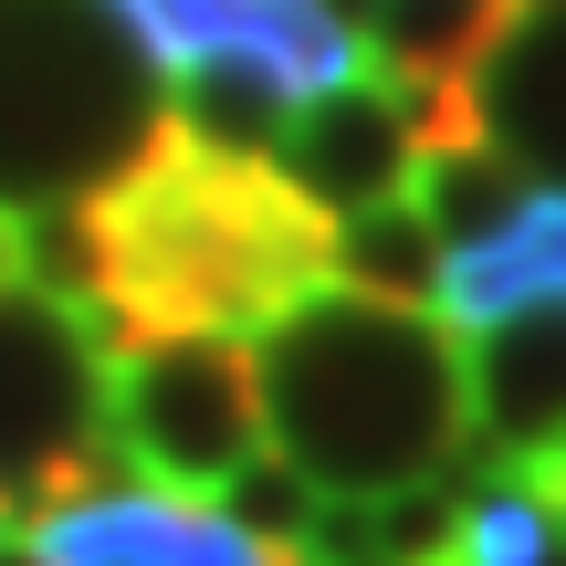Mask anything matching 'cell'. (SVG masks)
Wrapping results in <instances>:
<instances>
[{"mask_svg": "<svg viewBox=\"0 0 566 566\" xmlns=\"http://www.w3.org/2000/svg\"><path fill=\"white\" fill-rule=\"evenodd\" d=\"M252 399L263 451L325 504L409 493L472 462V399H462V336L430 304H378L315 283L252 336Z\"/></svg>", "mask_w": 566, "mask_h": 566, "instance_id": "obj_1", "label": "cell"}, {"mask_svg": "<svg viewBox=\"0 0 566 566\" xmlns=\"http://www.w3.org/2000/svg\"><path fill=\"white\" fill-rule=\"evenodd\" d=\"M325 210L273 179V158H210L168 137L95 200V315L116 336H263L325 283Z\"/></svg>", "mask_w": 566, "mask_h": 566, "instance_id": "obj_2", "label": "cell"}, {"mask_svg": "<svg viewBox=\"0 0 566 566\" xmlns=\"http://www.w3.org/2000/svg\"><path fill=\"white\" fill-rule=\"evenodd\" d=\"M168 147V63L116 0H0V221L84 210Z\"/></svg>", "mask_w": 566, "mask_h": 566, "instance_id": "obj_3", "label": "cell"}, {"mask_svg": "<svg viewBox=\"0 0 566 566\" xmlns=\"http://www.w3.org/2000/svg\"><path fill=\"white\" fill-rule=\"evenodd\" d=\"M105 346L116 325L95 304H63L42 283H0V525L53 514L126 483L116 409H105Z\"/></svg>", "mask_w": 566, "mask_h": 566, "instance_id": "obj_4", "label": "cell"}, {"mask_svg": "<svg viewBox=\"0 0 566 566\" xmlns=\"http://www.w3.org/2000/svg\"><path fill=\"white\" fill-rule=\"evenodd\" d=\"M105 409L116 451L147 493L221 504L263 462V399H252V346L179 325V336H116L105 346Z\"/></svg>", "mask_w": 566, "mask_h": 566, "instance_id": "obj_5", "label": "cell"}, {"mask_svg": "<svg viewBox=\"0 0 566 566\" xmlns=\"http://www.w3.org/2000/svg\"><path fill=\"white\" fill-rule=\"evenodd\" d=\"M462 399H472V462L493 483H525L535 504H566V294L462 336Z\"/></svg>", "mask_w": 566, "mask_h": 566, "instance_id": "obj_6", "label": "cell"}, {"mask_svg": "<svg viewBox=\"0 0 566 566\" xmlns=\"http://www.w3.org/2000/svg\"><path fill=\"white\" fill-rule=\"evenodd\" d=\"M420 158H430L420 84L367 74V63L346 84H325V95H304L294 116H283V137H273V179L304 189L325 221L409 200V189H420Z\"/></svg>", "mask_w": 566, "mask_h": 566, "instance_id": "obj_7", "label": "cell"}, {"mask_svg": "<svg viewBox=\"0 0 566 566\" xmlns=\"http://www.w3.org/2000/svg\"><path fill=\"white\" fill-rule=\"evenodd\" d=\"M116 21L168 74H189V63H252L294 105L357 74V21L336 0H116Z\"/></svg>", "mask_w": 566, "mask_h": 566, "instance_id": "obj_8", "label": "cell"}, {"mask_svg": "<svg viewBox=\"0 0 566 566\" xmlns=\"http://www.w3.org/2000/svg\"><path fill=\"white\" fill-rule=\"evenodd\" d=\"M42 566H283V546L242 535L221 504H179V493H147L137 472L84 504H53L32 525Z\"/></svg>", "mask_w": 566, "mask_h": 566, "instance_id": "obj_9", "label": "cell"}, {"mask_svg": "<svg viewBox=\"0 0 566 566\" xmlns=\"http://www.w3.org/2000/svg\"><path fill=\"white\" fill-rule=\"evenodd\" d=\"M472 116L535 189H566V0H514L504 42L472 74Z\"/></svg>", "mask_w": 566, "mask_h": 566, "instance_id": "obj_10", "label": "cell"}, {"mask_svg": "<svg viewBox=\"0 0 566 566\" xmlns=\"http://www.w3.org/2000/svg\"><path fill=\"white\" fill-rule=\"evenodd\" d=\"M546 294H566V189H525V210H514L504 231L441 252L430 315H441L451 336H472V325L514 315V304H546Z\"/></svg>", "mask_w": 566, "mask_h": 566, "instance_id": "obj_11", "label": "cell"}, {"mask_svg": "<svg viewBox=\"0 0 566 566\" xmlns=\"http://www.w3.org/2000/svg\"><path fill=\"white\" fill-rule=\"evenodd\" d=\"M504 21L514 0H357V42L378 53V74L420 84V95H472Z\"/></svg>", "mask_w": 566, "mask_h": 566, "instance_id": "obj_12", "label": "cell"}, {"mask_svg": "<svg viewBox=\"0 0 566 566\" xmlns=\"http://www.w3.org/2000/svg\"><path fill=\"white\" fill-rule=\"evenodd\" d=\"M325 283L378 294V304H430V294H441V231H430L409 200L346 210V221L325 231Z\"/></svg>", "mask_w": 566, "mask_h": 566, "instance_id": "obj_13", "label": "cell"}, {"mask_svg": "<svg viewBox=\"0 0 566 566\" xmlns=\"http://www.w3.org/2000/svg\"><path fill=\"white\" fill-rule=\"evenodd\" d=\"M283 116H294V95L263 84L252 63H189V74H168V137L210 147V158H273Z\"/></svg>", "mask_w": 566, "mask_h": 566, "instance_id": "obj_14", "label": "cell"}, {"mask_svg": "<svg viewBox=\"0 0 566 566\" xmlns=\"http://www.w3.org/2000/svg\"><path fill=\"white\" fill-rule=\"evenodd\" d=\"M525 168L504 158V147H430L420 158V189H409V210H420L430 231H441V252H462V242H483V231H504L514 210H525Z\"/></svg>", "mask_w": 566, "mask_h": 566, "instance_id": "obj_15", "label": "cell"}, {"mask_svg": "<svg viewBox=\"0 0 566 566\" xmlns=\"http://www.w3.org/2000/svg\"><path fill=\"white\" fill-rule=\"evenodd\" d=\"M441 566H556V514L525 483H493L483 472V493H462V514H451Z\"/></svg>", "mask_w": 566, "mask_h": 566, "instance_id": "obj_16", "label": "cell"}, {"mask_svg": "<svg viewBox=\"0 0 566 566\" xmlns=\"http://www.w3.org/2000/svg\"><path fill=\"white\" fill-rule=\"evenodd\" d=\"M0 566H42V556H32V546H0Z\"/></svg>", "mask_w": 566, "mask_h": 566, "instance_id": "obj_17", "label": "cell"}]
</instances>
